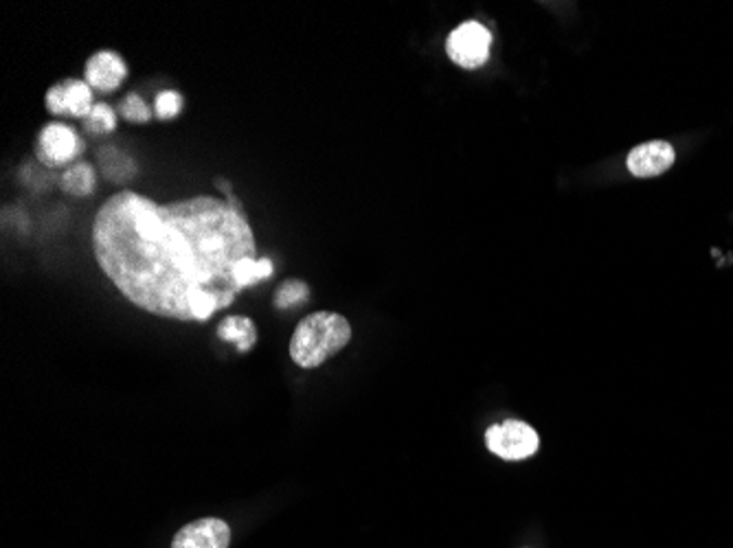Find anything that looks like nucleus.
<instances>
[{
    "label": "nucleus",
    "mask_w": 733,
    "mask_h": 548,
    "mask_svg": "<svg viewBox=\"0 0 733 548\" xmlns=\"http://www.w3.org/2000/svg\"><path fill=\"white\" fill-rule=\"evenodd\" d=\"M218 336L224 342H233L237 347V351H241V353L251 351L253 345H256V340H258L256 325L247 316H226L218 325Z\"/></svg>",
    "instance_id": "obj_10"
},
{
    "label": "nucleus",
    "mask_w": 733,
    "mask_h": 548,
    "mask_svg": "<svg viewBox=\"0 0 733 548\" xmlns=\"http://www.w3.org/2000/svg\"><path fill=\"white\" fill-rule=\"evenodd\" d=\"M119 112L126 121H133V123H148L152 119L150 105L139 95H128L124 101H121Z\"/></svg>",
    "instance_id": "obj_14"
},
{
    "label": "nucleus",
    "mask_w": 733,
    "mask_h": 548,
    "mask_svg": "<svg viewBox=\"0 0 733 548\" xmlns=\"http://www.w3.org/2000/svg\"><path fill=\"white\" fill-rule=\"evenodd\" d=\"M231 544V528L220 518H202L183 526L172 548H228Z\"/></svg>",
    "instance_id": "obj_7"
},
{
    "label": "nucleus",
    "mask_w": 733,
    "mask_h": 548,
    "mask_svg": "<svg viewBox=\"0 0 733 548\" xmlns=\"http://www.w3.org/2000/svg\"><path fill=\"white\" fill-rule=\"evenodd\" d=\"M181 110H183V97L176 90H165L157 97L154 114L159 119H174L181 114Z\"/></svg>",
    "instance_id": "obj_15"
},
{
    "label": "nucleus",
    "mask_w": 733,
    "mask_h": 548,
    "mask_svg": "<svg viewBox=\"0 0 733 548\" xmlns=\"http://www.w3.org/2000/svg\"><path fill=\"white\" fill-rule=\"evenodd\" d=\"M674 148L666 141H650L637 146L629 159V172L637 178H655L666 174L674 165Z\"/></svg>",
    "instance_id": "obj_8"
},
{
    "label": "nucleus",
    "mask_w": 733,
    "mask_h": 548,
    "mask_svg": "<svg viewBox=\"0 0 733 548\" xmlns=\"http://www.w3.org/2000/svg\"><path fill=\"white\" fill-rule=\"evenodd\" d=\"M349 340L351 327L347 319L334 312H314L297 325L290 338V358L301 369H314L345 349Z\"/></svg>",
    "instance_id": "obj_2"
},
{
    "label": "nucleus",
    "mask_w": 733,
    "mask_h": 548,
    "mask_svg": "<svg viewBox=\"0 0 733 548\" xmlns=\"http://www.w3.org/2000/svg\"><path fill=\"white\" fill-rule=\"evenodd\" d=\"M82 152L84 141L75 134L73 127L62 123L45 125L36 144V157L47 167H64L73 163Z\"/></svg>",
    "instance_id": "obj_5"
},
{
    "label": "nucleus",
    "mask_w": 733,
    "mask_h": 548,
    "mask_svg": "<svg viewBox=\"0 0 733 548\" xmlns=\"http://www.w3.org/2000/svg\"><path fill=\"white\" fill-rule=\"evenodd\" d=\"M310 299V288L299 282V279H288L279 286L275 295V306L277 308H293V306H303Z\"/></svg>",
    "instance_id": "obj_12"
},
{
    "label": "nucleus",
    "mask_w": 733,
    "mask_h": 548,
    "mask_svg": "<svg viewBox=\"0 0 733 548\" xmlns=\"http://www.w3.org/2000/svg\"><path fill=\"white\" fill-rule=\"evenodd\" d=\"M84 123L90 132H112L116 127V112L108 103H95Z\"/></svg>",
    "instance_id": "obj_13"
},
{
    "label": "nucleus",
    "mask_w": 733,
    "mask_h": 548,
    "mask_svg": "<svg viewBox=\"0 0 733 548\" xmlns=\"http://www.w3.org/2000/svg\"><path fill=\"white\" fill-rule=\"evenodd\" d=\"M45 103L53 114L86 119L92 110V88L82 79H64L47 90Z\"/></svg>",
    "instance_id": "obj_6"
},
{
    "label": "nucleus",
    "mask_w": 733,
    "mask_h": 548,
    "mask_svg": "<svg viewBox=\"0 0 733 548\" xmlns=\"http://www.w3.org/2000/svg\"><path fill=\"white\" fill-rule=\"evenodd\" d=\"M485 444H487V450L506 461H523L536 454L541 439L530 424L508 420L504 424L487 428Z\"/></svg>",
    "instance_id": "obj_3"
},
{
    "label": "nucleus",
    "mask_w": 733,
    "mask_h": 548,
    "mask_svg": "<svg viewBox=\"0 0 733 548\" xmlns=\"http://www.w3.org/2000/svg\"><path fill=\"white\" fill-rule=\"evenodd\" d=\"M493 36L483 25L468 21L459 25L446 42L448 58L461 68H479L490 58Z\"/></svg>",
    "instance_id": "obj_4"
},
{
    "label": "nucleus",
    "mask_w": 733,
    "mask_h": 548,
    "mask_svg": "<svg viewBox=\"0 0 733 548\" xmlns=\"http://www.w3.org/2000/svg\"><path fill=\"white\" fill-rule=\"evenodd\" d=\"M92 252L112 286L139 310L202 323L244 290L237 267L256 257V235L237 198L157 204L121 191L97 211Z\"/></svg>",
    "instance_id": "obj_1"
},
{
    "label": "nucleus",
    "mask_w": 733,
    "mask_h": 548,
    "mask_svg": "<svg viewBox=\"0 0 733 548\" xmlns=\"http://www.w3.org/2000/svg\"><path fill=\"white\" fill-rule=\"evenodd\" d=\"M128 77L124 58L114 51H97L86 64V84L101 92H112Z\"/></svg>",
    "instance_id": "obj_9"
},
{
    "label": "nucleus",
    "mask_w": 733,
    "mask_h": 548,
    "mask_svg": "<svg viewBox=\"0 0 733 548\" xmlns=\"http://www.w3.org/2000/svg\"><path fill=\"white\" fill-rule=\"evenodd\" d=\"M95 185H97V174L92 165L88 163H75L62 176V189L75 198L90 196L95 191Z\"/></svg>",
    "instance_id": "obj_11"
}]
</instances>
